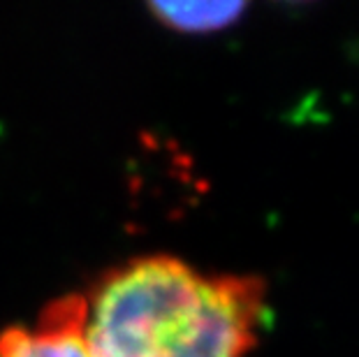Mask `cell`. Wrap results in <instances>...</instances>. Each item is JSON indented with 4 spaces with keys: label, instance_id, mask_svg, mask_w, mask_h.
Wrapping results in <instances>:
<instances>
[{
    "label": "cell",
    "instance_id": "6da1fadb",
    "mask_svg": "<svg viewBox=\"0 0 359 357\" xmlns=\"http://www.w3.org/2000/svg\"><path fill=\"white\" fill-rule=\"evenodd\" d=\"M86 299L90 357H246L266 318L262 278L204 274L170 255L114 269Z\"/></svg>",
    "mask_w": 359,
    "mask_h": 357
},
{
    "label": "cell",
    "instance_id": "3957f363",
    "mask_svg": "<svg viewBox=\"0 0 359 357\" xmlns=\"http://www.w3.org/2000/svg\"><path fill=\"white\" fill-rule=\"evenodd\" d=\"M163 24L181 33H213L232 26L241 17L243 3H151Z\"/></svg>",
    "mask_w": 359,
    "mask_h": 357
},
{
    "label": "cell",
    "instance_id": "7a4b0ae2",
    "mask_svg": "<svg viewBox=\"0 0 359 357\" xmlns=\"http://www.w3.org/2000/svg\"><path fill=\"white\" fill-rule=\"evenodd\" d=\"M88 299L67 295L42 311L35 328L0 332V357H90L86 346Z\"/></svg>",
    "mask_w": 359,
    "mask_h": 357
}]
</instances>
